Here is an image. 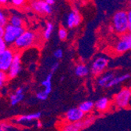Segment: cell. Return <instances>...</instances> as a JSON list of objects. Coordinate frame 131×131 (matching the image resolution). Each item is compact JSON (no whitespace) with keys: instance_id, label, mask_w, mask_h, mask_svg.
Wrapping results in <instances>:
<instances>
[{"instance_id":"cell-1","label":"cell","mask_w":131,"mask_h":131,"mask_svg":"<svg viewBox=\"0 0 131 131\" xmlns=\"http://www.w3.org/2000/svg\"><path fill=\"white\" fill-rule=\"evenodd\" d=\"M110 28L113 32L119 36L129 32V26L127 11L121 10L115 13L112 17Z\"/></svg>"},{"instance_id":"cell-2","label":"cell","mask_w":131,"mask_h":131,"mask_svg":"<svg viewBox=\"0 0 131 131\" xmlns=\"http://www.w3.org/2000/svg\"><path fill=\"white\" fill-rule=\"evenodd\" d=\"M37 40L38 36L35 31L25 30L21 36L16 40L13 46L16 51H21L32 47L37 42Z\"/></svg>"},{"instance_id":"cell-3","label":"cell","mask_w":131,"mask_h":131,"mask_svg":"<svg viewBox=\"0 0 131 131\" xmlns=\"http://www.w3.org/2000/svg\"><path fill=\"white\" fill-rule=\"evenodd\" d=\"M25 31V28L24 27H16L7 24L4 27V34L3 39L6 44L9 46H13L16 40L17 39L23 32Z\"/></svg>"},{"instance_id":"cell-4","label":"cell","mask_w":131,"mask_h":131,"mask_svg":"<svg viewBox=\"0 0 131 131\" xmlns=\"http://www.w3.org/2000/svg\"><path fill=\"white\" fill-rule=\"evenodd\" d=\"M95 120L96 117L92 116L77 123H67L62 126L61 131H82L93 125Z\"/></svg>"},{"instance_id":"cell-5","label":"cell","mask_w":131,"mask_h":131,"mask_svg":"<svg viewBox=\"0 0 131 131\" xmlns=\"http://www.w3.org/2000/svg\"><path fill=\"white\" fill-rule=\"evenodd\" d=\"M131 100V89L123 88L114 97V104L119 108H126L129 106Z\"/></svg>"},{"instance_id":"cell-6","label":"cell","mask_w":131,"mask_h":131,"mask_svg":"<svg viewBox=\"0 0 131 131\" xmlns=\"http://www.w3.org/2000/svg\"><path fill=\"white\" fill-rule=\"evenodd\" d=\"M129 50H131V32L120 36L117 42L114 46V51L116 54H124Z\"/></svg>"},{"instance_id":"cell-7","label":"cell","mask_w":131,"mask_h":131,"mask_svg":"<svg viewBox=\"0 0 131 131\" xmlns=\"http://www.w3.org/2000/svg\"><path fill=\"white\" fill-rule=\"evenodd\" d=\"M30 8L37 13L43 16H48L52 13V6L48 4L44 0H31Z\"/></svg>"},{"instance_id":"cell-8","label":"cell","mask_w":131,"mask_h":131,"mask_svg":"<svg viewBox=\"0 0 131 131\" xmlns=\"http://www.w3.org/2000/svg\"><path fill=\"white\" fill-rule=\"evenodd\" d=\"M108 59L105 57H98L94 60L90 68L91 73L94 76L102 75L108 65Z\"/></svg>"},{"instance_id":"cell-9","label":"cell","mask_w":131,"mask_h":131,"mask_svg":"<svg viewBox=\"0 0 131 131\" xmlns=\"http://www.w3.org/2000/svg\"><path fill=\"white\" fill-rule=\"evenodd\" d=\"M15 52L14 49L7 48L5 51L0 54V71L5 72L9 71L14 57Z\"/></svg>"},{"instance_id":"cell-10","label":"cell","mask_w":131,"mask_h":131,"mask_svg":"<svg viewBox=\"0 0 131 131\" xmlns=\"http://www.w3.org/2000/svg\"><path fill=\"white\" fill-rule=\"evenodd\" d=\"M21 68H22V56L20 51H16L13 62L11 64V66L9 71L7 72L9 79L15 78L20 74Z\"/></svg>"},{"instance_id":"cell-11","label":"cell","mask_w":131,"mask_h":131,"mask_svg":"<svg viewBox=\"0 0 131 131\" xmlns=\"http://www.w3.org/2000/svg\"><path fill=\"white\" fill-rule=\"evenodd\" d=\"M86 115L81 111L79 108H73L69 109L65 114V119L67 123H77L83 120Z\"/></svg>"},{"instance_id":"cell-12","label":"cell","mask_w":131,"mask_h":131,"mask_svg":"<svg viewBox=\"0 0 131 131\" xmlns=\"http://www.w3.org/2000/svg\"><path fill=\"white\" fill-rule=\"evenodd\" d=\"M82 21L81 16L77 10H71L65 19V24L68 28H73L80 24Z\"/></svg>"},{"instance_id":"cell-13","label":"cell","mask_w":131,"mask_h":131,"mask_svg":"<svg viewBox=\"0 0 131 131\" xmlns=\"http://www.w3.org/2000/svg\"><path fill=\"white\" fill-rule=\"evenodd\" d=\"M8 24L16 27L24 28V18L18 13H9V18H8Z\"/></svg>"},{"instance_id":"cell-14","label":"cell","mask_w":131,"mask_h":131,"mask_svg":"<svg viewBox=\"0 0 131 131\" xmlns=\"http://www.w3.org/2000/svg\"><path fill=\"white\" fill-rule=\"evenodd\" d=\"M41 117V112H35V113L20 116L16 119V121L18 123H30L32 121H35V120H39Z\"/></svg>"},{"instance_id":"cell-15","label":"cell","mask_w":131,"mask_h":131,"mask_svg":"<svg viewBox=\"0 0 131 131\" xmlns=\"http://www.w3.org/2000/svg\"><path fill=\"white\" fill-rule=\"evenodd\" d=\"M24 97V90L23 87H20L16 90L13 94L10 95V104L12 106H16L20 103Z\"/></svg>"},{"instance_id":"cell-16","label":"cell","mask_w":131,"mask_h":131,"mask_svg":"<svg viewBox=\"0 0 131 131\" xmlns=\"http://www.w3.org/2000/svg\"><path fill=\"white\" fill-rule=\"evenodd\" d=\"M109 105H110V101L108 98L106 97H102L94 103V108L97 111L104 112L108 110Z\"/></svg>"},{"instance_id":"cell-17","label":"cell","mask_w":131,"mask_h":131,"mask_svg":"<svg viewBox=\"0 0 131 131\" xmlns=\"http://www.w3.org/2000/svg\"><path fill=\"white\" fill-rule=\"evenodd\" d=\"M90 72V69L86 66L84 64H78L76 65L74 72L75 75L77 77L82 78V77H85L88 75Z\"/></svg>"},{"instance_id":"cell-18","label":"cell","mask_w":131,"mask_h":131,"mask_svg":"<svg viewBox=\"0 0 131 131\" xmlns=\"http://www.w3.org/2000/svg\"><path fill=\"white\" fill-rule=\"evenodd\" d=\"M52 75H53L52 73L49 72V73L48 74V75L46 76V78L42 81V83H41L42 86L45 87L44 91H45L48 95H49V93H51L52 90Z\"/></svg>"},{"instance_id":"cell-19","label":"cell","mask_w":131,"mask_h":131,"mask_svg":"<svg viewBox=\"0 0 131 131\" xmlns=\"http://www.w3.org/2000/svg\"><path fill=\"white\" fill-rule=\"evenodd\" d=\"M129 78H130V75L129 74H125V75H119V76H117V77H114L109 82L106 87H113L115 86L120 84L121 83H123V82L129 79Z\"/></svg>"},{"instance_id":"cell-20","label":"cell","mask_w":131,"mask_h":131,"mask_svg":"<svg viewBox=\"0 0 131 131\" xmlns=\"http://www.w3.org/2000/svg\"><path fill=\"white\" fill-rule=\"evenodd\" d=\"M54 24L52 22H47L45 27V29L43 31V33H42V37L45 40H48L50 39L52 36V33L54 31Z\"/></svg>"},{"instance_id":"cell-21","label":"cell","mask_w":131,"mask_h":131,"mask_svg":"<svg viewBox=\"0 0 131 131\" xmlns=\"http://www.w3.org/2000/svg\"><path fill=\"white\" fill-rule=\"evenodd\" d=\"M114 74L113 73H107L102 76H101L97 80V85L100 87H106L107 85L108 84L109 82L114 78Z\"/></svg>"},{"instance_id":"cell-22","label":"cell","mask_w":131,"mask_h":131,"mask_svg":"<svg viewBox=\"0 0 131 131\" xmlns=\"http://www.w3.org/2000/svg\"><path fill=\"white\" fill-rule=\"evenodd\" d=\"M78 108L80 110H81V111H83L85 115H87L94 109V103L91 101H86L80 104Z\"/></svg>"},{"instance_id":"cell-23","label":"cell","mask_w":131,"mask_h":131,"mask_svg":"<svg viewBox=\"0 0 131 131\" xmlns=\"http://www.w3.org/2000/svg\"><path fill=\"white\" fill-rule=\"evenodd\" d=\"M9 14V13L7 12V10L0 6V26L1 27H5L8 24Z\"/></svg>"},{"instance_id":"cell-24","label":"cell","mask_w":131,"mask_h":131,"mask_svg":"<svg viewBox=\"0 0 131 131\" xmlns=\"http://www.w3.org/2000/svg\"><path fill=\"white\" fill-rule=\"evenodd\" d=\"M58 37L61 41H64L68 38V31L64 27H60L58 30Z\"/></svg>"},{"instance_id":"cell-25","label":"cell","mask_w":131,"mask_h":131,"mask_svg":"<svg viewBox=\"0 0 131 131\" xmlns=\"http://www.w3.org/2000/svg\"><path fill=\"white\" fill-rule=\"evenodd\" d=\"M8 78L9 77L6 72L0 71V90H1L4 86V85L6 83Z\"/></svg>"},{"instance_id":"cell-26","label":"cell","mask_w":131,"mask_h":131,"mask_svg":"<svg viewBox=\"0 0 131 131\" xmlns=\"http://www.w3.org/2000/svg\"><path fill=\"white\" fill-rule=\"evenodd\" d=\"M11 4L16 8H20L26 6L27 0H10Z\"/></svg>"},{"instance_id":"cell-27","label":"cell","mask_w":131,"mask_h":131,"mask_svg":"<svg viewBox=\"0 0 131 131\" xmlns=\"http://www.w3.org/2000/svg\"><path fill=\"white\" fill-rule=\"evenodd\" d=\"M48 95L44 90L39 91V92H38V93H36V97H37V99L39 100V101H45V100L47 99V98H48Z\"/></svg>"},{"instance_id":"cell-28","label":"cell","mask_w":131,"mask_h":131,"mask_svg":"<svg viewBox=\"0 0 131 131\" xmlns=\"http://www.w3.org/2000/svg\"><path fill=\"white\" fill-rule=\"evenodd\" d=\"M8 48V45L5 42L3 36H0V54L5 51L6 49Z\"/></svg>"},{"instance_id":"cell-29","label":"cell","mask_w":131,"mask_h":131,"mask_svg":"<svg viewBox=\"0 0 131 131\" xmlns=\"http://www.w3.org/2000/svg\"><path fill=\"white\" fill-rule=\"evenodd\" d=\"M53 56L56 59H62V57H63V51L62 50H61V49H57V50H56L54 51V54H53Z\"/></svg>"},{"instance_id":"cell-30","label":"cell","mask_w":131,"mask_h":131,"mask_svg":"<svg viewBox=\"0 0 131 131\" xmlns=\"http://www.w3.org/2000/svg\"><path fill=\"white\" fill-rule=\"evenodd\" d=\"M59 62H55L52 66H51V68H50V72L51 73H52V74H54L56 71H57V69L59 68Z\"/></svg>"},{"instance_id":"cell-31","label":"cell","mask_w":131,"mask_h":131,"mask_svg":"<svg viewBox=\"0 0 131 131\" xmlns=\"http://www.w3.org/2000/svg\"><path fill=\"white\" fill-rule=\"evenodd\" d=\"M9 127L10 126L7 123H0V131H7Z\"/></svg>"},{"instance_id":"cell-32","label":"cell","mask_w":131,"mask_h":131,"mask_svg":"<svg viewBox=\"0 0 131 131\" xmlns=\"http://www.w3.org/2000/svg\"><path fill=\"white\" fill-rule=\"evenodd\" d=\"M128 21H129V31L131 32V10L129 9L128 11Z\"/></svg>"},{"instance_id":"cell-33","label":"cell","mask_w":131,"mask_h":131,"mask_svg":"<svg viewBox=\"0 0 131 131\" xmlns=\"http://www.w3.org/2000/svg\"><path fill=\"white\" fill-rule=\"evenodd\" d=\"M44 1H45V3H47L48 4L52 6V5H54V4L56 3V0H44Z\"/></svg>"},{"instance_id":"cell-34","label":"cell","mask_w":131,"mask_h":131,"mask_svg":"<svg viewBox=\"0 0 131 131\" xmlns=\"http://www.w3.org/2000/svg\"><path fill=\"white\" fill-rule=\"evenodd\" d=\"M4 34V27L0 26V36H3Z\"/></svg>"},{"instance_id":"cell-35","label":"cell","mask_w":131,"mask_h":131,"mask_svg":"<svg viewBox=\"0 0 131 131\" xmlns=\"http://www.w3.org/2000/svg\"><path fill=\"white\" fill-rule=\"evenodd\" d=\"M9 2V0H0V4L1 5H6Z\"/></svg>"},{"instance_id":"cell-36","label":"cell","mask_w":131,"mask_h":131,"mask_svg":"<svg viewBox=\"0 0 131 131\" xmlns=\"http://www.w3.org/2000/svg\"><path fill=\"white\" fill-rule=\"evenodd\" d=\"M37 126H38V128H41V127L42 126V123H41V122H40L39 120H38V123H37Z\"/></svg>"},{"instance_id":"cell-37","label":"cell","mask_w":131,"mask_h":131,"mask_svg":"<svg viewBox=\"0 0 131 131\" xmlns=\"http://www.w3.org/2000/svg\"><path fill=\"white\" fill-rule=\"evenodd\" d=\"M129 7L131 10V0H129Z\"/></svg>"}]
</instances>
